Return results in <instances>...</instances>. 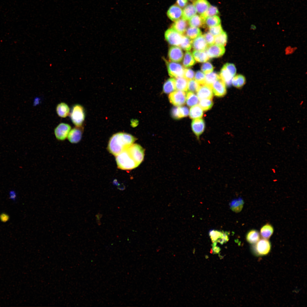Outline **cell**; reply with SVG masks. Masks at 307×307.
<instances>
[{"label":"cell","mask_w":307,"mask_h":307,"mask_svg":"<svg viewBox=\"0 0 307 307\" xmlns=\"http://www.w3.org/2000/svg\"><path fill=\"white\" fill-rule=\"evenodd\" d=\"M136 140V138L130 134L118 132L110 138L107 149L110 153L116 156L134 144Z\"/></svg>","instance_id":"6da1fadb"},{"label":"cell","mask_w":307,"mask_h":307,"mask_svg":"<svg viewBox=\"0 0 307 307\" xmlns=\"http://www.w3.org/2000/svg\"><path fill=\"white\" fill-rule=\"evenodd\" d=\"M116 160L118 168L122 170H130L138 166L127 148L116 156Z\"/></svg>","instance_id":"7a4b0ae2"},{"label":"cell","mask_w":307,"mask_h":307,"mask_svg":"<svg viewBox=\"0 0 307 307\" xmlns=\"http://www.w3.org/2000/svg\"><path fill=\"white\" fill-rule=\"evenodd\" d=\"M71 120L76 126L81 127L85 118V112L83 107L77 104L73 106L70 114Z\"/></svg>","instance_id":"3957f363"},{"label":"cell","mask_w":307,"mask_h":307,"mask_svg":"<svg viewBox=\"0 0 307 307\" xmlns=\"http://www.w3.org/2000/svg\"><path fill=\"white\" fill-rule=\"evenodd\" d=\"M271 244L268 239L264 238L260 240L253 244L252 250L253 253L256 256H263L267 254L271 249Z\"/></svg>","instance_id":"277c9868"},{"label":"cell","mask_w":307,"mask_h":307,"mask_svg":"<svg viewBox=\"0 0 307 307\" xmlns=\"http://www.w3.org/2000/svg\"><path fill=\"white\" fill-rule=\"evenodd\" d=\"M127 149L138 166L144 159V149L139 144H133Z\"/></svg>","instance_id":"5b68a950"},{"label":"cell","mask_w":307,"mask_h":307,"mask_svg":"<svg viewBox=\"0 0 307 307\" xmlns=\"http://www.w3.org/2000/svg\"><path fill=\"white\" fill-rule=\"evenodd\" d=\"M183 35L178 32L172 28L169 29L165 32V37L167 42L173 46H179Z\"/></svg>","instance_id":"8992f818"},{"label":"cell","mask_w":307,"mask_h":307,"mask_svg":"<svg viewBox=\"0 0 307 307\" xmlns=\"http://www.w3.org/2000/svg\"><path fill=\"white\" fill-rule=\"evenodd\" d=\"M167 67L169 74L171 77H183L184 69L181 64L177 62H168L167 63Z\"/></svg>","instance_id":"52a82bcc"},{"label":"cell","mask_w":307,"mask_h":307,"mask_svg":"<svg viewBox=\"0 0 307 307\" xmlns=\"http://www.w3.org/2000/svg\"><path fill=\"white\" fill-rule=\"evenodd\" d=\"M71 129V126L68 124L61 123L59 124L54 130V134L57 139L59 141L65 140L67 138Z\"/></svg>","instance_id":"ba28073f"},{"label":"cell","mask_w":307,"mask_h":307,"mask_svg":"<svg viewBox=\"0 0 307 307\" xmlns=\"http://www.w3.org/2000/svg\"><path fill=\"white\" fill-rule=\"evenodd\" d=\"M169 98L170 102L173 105L180 106L185 103L186 96L184 92L177 90L170 93Z\"/></svg>","instance_id":"9c48e42d"},{"label":"cell","mask_w":307,"mask_h":307,"mask_svg":"<svg viewBox=\"0 0 307 307\" xmlns=\"http://www.w3.org/2000/svg\"><path fill=\"white\" fill-rule=\"evenodd\" d=\"M211 87L213 92L217 97H223L227 93L225 84L220 76L213 83Z\"/></svg>","instance_id":"30bf717a"},{"label":"cell","mask_w":307,"mask_h":307,"mask_svg":"<svg viewBox=\"0 0 307 307\" xmlns=\"http://www.w3.org/2000/svg\"><path fill=\"white\" fill-rule=\"evenodd\" d=\"M206 50L209 58L220 57L223 55L225 51L224 46L216 44L208 46Z\"/></svg>","instance_id":"8fae6325"},{"label":"cell","mask_w":307,"mask_h":307,"mask_svg":"<svg viewBox=\"0 0 307 307\" xmlns=\"http://www.w3.org/2000/svg\"><path fill=\"white\" fill-rule=\"evenodd\" d=\"M168 55L170 61L175 62H181L183 57V51L181 48L178 46H173L170 47Z\"/></svg>","instance_id":"7c38bea8"},{"label":"cell","mask_w":307,"mask_h":307,"mask_svg":"<svg viewBox=\"0 0 307 307\" xmlns=\"http://www.w3.org/2000/svg\"><path fill=\"white\" fill-rule=\"evenodd\" d=\"M83 130L82 126H76L70 130L67 137L69 141L72 144L78 143L81 139Z\"/></svg>","instance_id":"4fadbf2b"},{"label":"cell","mask_w":307,"mask_h":307,"mask_svg":"<svg viewBox=\"0 0 307 307\" xmlns=\"http://www.w3.org/2000/svg\"><path fill=\"white\" fill-rule=\"evenodd\" d=\"M197 92L199 100L205 99H211L213 98V94L211 87L208 85H200Z\"/></svg>","instance_id":"5bb4252c"},{"label":"cell","mask_w":307,"mask_h":307,"mask_svg":"<svg viewBox=\"0 0 307 307\" xmlns=\"http://www.w3.org/2000/svg\"><path fill=\"white\" fill-rule=\"evenodd\" d=\"M192 130L198 139L204 132L205 124L204 120L200 118L194 119L191 123Z\"/></svg>","instance_id":"9a60e30c"},{"label":"cell","mask_w":307,"mask_h":307,"mask_svg":"<svg viewBox=\"0 0 307 307\" xmlns=\"http://www.w3.org/2000/svg\"><path fill=\"white\" fill-rule=\"evenodd\" d=\"M208 46L203 35L201 34L192 40V47L195 50L204 51Z\"/></svg>","instance_id":"2e32d148"},{"label":"cell","mask_w":307,"mask_h":307,"mask_svg":"<svg viewBox=\"0 0 307 307\" xmlns=\"http://www.w3.org/2000/svg\"><path fill=\"white\" fill-rule=\"evenodd\" d=\"M182 10L177 5L171 6L167 12V15L171 20L175 21L182 17Z\"/></svg>","instance_id":"e0dca14e"},{"label":"cell","mask_w":307,"mask_h":307,"mask_svg":"<svg viewBox=\"0 0 307 307\" xmlns=\"http://www.w3.org/2000/svg\"><path fill=\"white\" fill-rule=\"evenodd\" d=\"M219 75L227 86H231L232 79L235 76L224 65L221 69Z\"/></svg>","instance_id":"ac0fdd59"},{"label":"cell","mask_w":307,"mask_h":307,"mask_svg":"<svg viewBox=\"0 0 307 307\" xmlns=\"http://www.w3.org/2000/svg\"><path fill=\"white\" fill-rule=\"evenodd\" d=\"M193 5L197 12L200 15L205 12L211 5L207 0H195Z\"/></svg>","instance_id":"d6986e66"},{"label":"cell","mask_w":307,"mask_h":307,"mask_svg":"<svg viewBox=\"0 0 307 307\" xmlns=\"http://www.w3.org/2000/svg\"><path fill=\"white\" fill-rule=\"evenodd\" d=\"M197 11L193 4H189L185 7L182 10V18L186 20H189L191 17L196 14Z\"/></svg>","instance_id":"ffe728a7"},{"label":"cell","mask_w":307,"mask_h":307,"mask_svg":"<svg viewBox=\"0 0 307 307\" xmlns=\"http://www.w3.org/2000/svg\"><path fill=\"white\" fill-rule=\"evenodd\" d=\"M187 25L186 20L181 18L175 21L172 24L171 28L182 34L185 33Z\"/></svg>","instance_id":"44dd1931"},{"label":"cell","mask_w":307,"mask_h":307,"mask_svg":"<svg viewBox=\"0 0 307 307\" xmlns=\"http://www.w3.org/2000/svg\"><path fill=\"white\" fill-rule=\"evenodd\" d=\"M273 231V226L270 224L267 223L261 228L260 234L263 238L268 239L272 235Z\"/></svg>","instance_id":"7402d4cb"},{"label":"cell","mask_w":307,"mask_h":307,"mask_svg":"<svg viewBox=\"0 0 307 307\" xmlns=\"http://www.w3.org/2000/svg\"><path fill=\"white\" fill-rule=\"evenodd\" d=\"M56 111L58 116L62 118H65L69 115L70 109L68 105L63 102L59 103L57 106Z\"/></svg>","instance_id":"603a6c76"},{"label":"cell","mask_w":307,"mask_h":307,"mask_svg":"<svg viewBox=\"0 0 307 307\" xmlns=\"http://www.w3.org/2000/svg\"><path fill=\"white\" fill-rule=\"evenodd\" d=\"M196 61L200 63L205 62L208 60L209 58L206 51H199L194 50L192 53Z\"/></svg>","instance_id":"cb8c5ba5"},{"label":"cell","mask_w":307,"mask_h":307,"mask_svg":"<svg viewBox=\"0 0 307 307\" xmlns=\"http://www.w3.org/2000/svg\"><path fill=\"white\" fill-rule=\"evenodd\" d=\"M260 235L257 230L252 229L247 234L246 239L247 241L250 244H254L260 239Z\"/></svg>","instance_id":"d4e9b609"},{"label":"cell","mask_w":307,"mask_h":307,"mask_svg":"<svg viewBox=\"0 0 307 307\" xmlns=\"http://www.w3.org/2000/svg\"><path fill=\"white\" fill-rule=\"evenodd\" d=\"M175 79L177 90L183 91L188 90V80L183 77L176 78Z\"/></svg>","instance_id":"484cf974"},{"label":"cell","mask_w":307,"mask_h":307,"mask_svg":"<svg viewBox=\"0 0 307 307\" xmlns=\"http://www.w3.org/2000/svg\"><path fill=\"white\" fill-rule=\"evenodd\" d=\"M244 204L243 199L239 198L233 200L230 204L231 209L236 213H238L242 210Z\"/></svg>","instance_id":"4316f807"},{"label":"cell","mask_w":307,"mask_h":307,"mask_svg":"<svg viewBox=\"0 0 307 307\" xmlns=\"http://www.w3.org/2000/svg\"><path fill=\"white\" fill-rule=\"evenodd\" d=\"M190 117L192 119L201 118L203 115V110L199 105L192 106L190 108L189 112Z\"/></svg>","instance_id":"83f0119b"},{"label":"cell","mask_w":307,"mask_h":307,"mask_svg":"<svg viewBox=\"0 0 307 307\" xmlns=\"http://www.w3.org/2000/svg\"><path fill=\"white\" fill-rule=\"evenodd\" d=\"M188 20L190 26L198 28L205 26V22L200 16L197 14L195 15Z\"/></svg>","instance_id":"f1b7e54d"},{"label":"cell","mask_w":307,"mask_h":307,"mask_svg":"<svg viewBox=\"0 0 307 307\" xmlns=\"http://www.w3.org/2000/svg\"><path fill=\"white\" fill-rule=\"evenodd\" d=\"M175 90V78H170L165 82L163 86V90L165 93L167 94L171 93Z\"/></svg>","instance_id":"f546056e"},{"label":"cell","mask_w":307,"mask_h":307,"mask_svg":"<svg viewBox=\"0 0 307 307\" xmlns=\"http://www.w3.org/2000/svg\"><path fill=\"white\" fill-rule=\"evenodd\" d=\"M196 61L192 54L189 51H186L185 53L182 62L183 66L186 68H188L194 65Z\"/></svg>","instance_id":"4dcf8cb0"},{"label":"cell","mask_w":307,"mask_h":307,"mask_svg":"<svg viewBox=\"0 0 307 307\" xmlns=\"http://www.w3.org/2000/svg\"><path fill=\"white\" fill-rule=\"evenodd\" d=\"M185 32L186 36L191 39H194L202 34L201 31L198 28L191 26L187 28Z\"/></svg>","instance_id":"1f68e13d"},{"label":"cell","mask_w":307,"mask_h":307,"mask_svg":"<svg viewBox=\"0 0 307 307\" xmlns=\"http://www.w3.org/2000/svg\"><path fill=\"white\" fill-rule=\"evenodd\" d=\"M219 13V11L217 7L210 5L207 11L200 16L205 22L206 19L208 17L217 15Z\"/></svg>","instance_id":"d6a6232c"},{"label":"cell","mask_w":307,"mask_h":307,"mask_svg":"<svg viewBox=\"0 0 307 307\" xmlns=\"http://www.w3.org/2000/svg\"><path fill=\"white\" fill-rule=\"evenodd\" d=\"M186 100L187 105L189 107L196 105L199 102V99L197 96L193 92H191L187 93Z\"/></svg>","instance_id":"836d02e7"},{"label":"cell","mask_w":307,"mask_h":307,"mask_svg":"<svg viewBox=\"0 0 307 307\" xmlns=\"http://www.w3.org/2000/svg\"><path fill=\"white\" fill-rule=\"evenodd\" d=\"M232 83L234 86L237 88H240L245 84L246 78L242 75H237L233 77Z\"/></svg>","instance_id":"e575fe53"},{"label":"cell","mask_w":307,"mask_h":307,"mask_svg":"<svg viewBox=\"0 0 307 307\" xmlns=\"http://www.w3.org/2000/svg\"><path fill=\"white\" fill-rule=\"evenodd\" d=\"M221 20L217 15H215L207 18L205 20V25L209 28L217 26L220 24Z\"/></svg>","instance_id":"d590c367"},{"label":"cell","mask_w":307,"mask_h":307,"mask_svg":"<svg viewBox=\"0 0 307 307\" xmlns=\"http://www.w3.org/2000/svg\"><path fill=\"white\" fill-rule=\"evenodd\" d=\"M192 40L186 36H184L179 46L181 48L186 51L191 49L192 47Z\"/></svg>","instance_id":"8d00e7d4"},{"label":"cell","mask_w":307,"mask_h":307,"mask_svg":"<svg viewBox=\"0 0 307 307\" xmlns=\"http://www.w3.org/2000/svg\"><path fill=\"white\" fill-rule=\"evenodd\" d=\"M206 74L204 84L211 87L213 83L219 77V75L214 72H212Z\"/></svg>","instance_id":"74e56055"},{"label":"cell","mask_w":307,"mask_h":307,"mask_svg":"<svg viewBox=\"0 0 307 307\" xmlns=\"http://www.w3.org/2000/svg\"><path fill=\"white\" fill-rule=\"evenodd\" d=\"M227 41V35L226 32H223L220 34L215 37V44L225 46Z\"/></svg>","instance_id":"f35d334b"},{"label":"cell","mask_w":307,"mask_h":307,"mask_svg":"<svg viewBox=\"0 0 307 307\" xmlns=\"http://www.w3.org/2000/svg\"><path fill=\"white\" fill-rule=\"evenodd\" d=\"M223 231L215 230H211L209 231V235L212 242L217 243L221 238Z\"/></svg>","instance_id":"ab89813d"},{"label":"cell","mask_w":307,"mask_h":307,"mask_svg":"<svg viewBox=\"0 0 307 307\" xmlns=\"http://www.w3.org/2000/svg\"><path fill=\"white\" fill-rule=\"evenodd\" d=\"M213 105V102L211 99H202L200 100L199 102V105L204 111H207L211 109Z\"/></svg>","instance_id":"60d3db41"},{"label":"cell","mask_w":307,"mask_h":307,"mask_svg":"<svg viewBox=\"0 0 307 307\" xmlns=\"http://www.w3.org/2000/svg\"><path fill=\"white\" fill-rule=\"evenodd\" d=\"M200 85L195 80L188 81V90L190 92H196L197 91Z\"/></svg>","instance_id":"b9f144b4"},{"label":"cell","mask_w":307,"mask_h":307,"mask_svg":"<svg viewBox=\"0 0 307 307\" xmlns=\"http://www.w3.org/2000/svg\"><path fill=\"white\" fill-rule=\"evenodd\" d=\"M205 75L200 71H197L194 75V79L200 85L205 84Z\"/></svg>","instance_id":"7bdbcfd3"},{"label":"cell","mask_w":307,"mask_h":307,"mask_svg":"<svg viewBox=\"0 0 307 307\" xmlns=\"http://www.w3.org/2000/svg\"><path fill=\"white\" fill-rule=\"evenodd\" d=\"M213 67L209 62H205L201 66V70L204 74H207L213 72Z\"/></svg>","instance_id":"ee69618b"},{"label":"cell","mask_w":307,"mask_h":307,"mask_svg":"<svg viewBox=\"0 0 307 307\" xmlns=\"http://www.w3.org/2000/svg\"><path fill=\"white\" fill-rule=\"evenodd\" d=\"M209 32L213 36H215L222 33L223 32V30L220 24L217 26L209 28Z\"/></svg>","instance_id":"f6af8a7d"},{"label":"cell","mask_w":307,"mask_h":307,"mask_svg":"<svg viewBox=\"0 0 307 307\" xmlns=\"http://www.w3.org/2000/svg\"><path fill=\"white\" fill-rule=\"evenodd\" d=\"M194 71L190 69H184L183 77L189 81L193 79L194 77Z\"/></svg>","instance_id":"bcb514c9"},{"label":"cell","mask_w":307,"mask_h":307,"mask_svg":"<svg viewBox=\"0 0 307 307\" xmlns=\"http://www.w3.org/2000/svg\"><path fill=\"white\" fill-rule=\"evenodd\" d=\"M203 35L208 46L214 44L215 37L210 33L209 32L206 33Z\"/></svg>","instance_id":"7dc6e473"},{"label":"cell","mask_w":307,"mask_h":307,"mask_svg":"<svg viewBox=\"0 0 307 307\" xmlns=\"http://www.w3.org/2000/svg\"><path fill=\"white\" fill-rule=\"evenodd\" d=\"M181 118L187 116L189 114L188 108L186 107H179Z\"/></svg>","instance_id":"c3c4849f"},{"label":"cell","mask_w":307,"mask_h":307,"mask_svg":"<svg viewBox=\"0 0 307 307\" xmlns=\"http://www.w3.org/2000/svg\"><path fill=\"white\" fill-rule=\"evenodd\" d=\"M172 114L173 117L176 119L181 118L180 113L179 107L173 108L172 110Z\"/></svg>","instance_id":"681fc988"},{"label":"cell","mask_w":307,"mask_h":307,"mask_svg":"<svg viewBox=\"0 0 307 307\" xmlns=\"http://www.w3.org/2000/svg\"><path fill=\"white\" fill-rule=\"evenodd\" d=\"M229 234L227 232H223L221 238L218 242L221 244H223L227 242L229 239Z\"/></svg>","instance_id":"f907efd6"},{"label":"cell","mask_w":307,"mask_h":307,"mask_svg":"<svg viewBox=\"0 0 307 307\" xmlns=\"http://www.w3.org/2000/svg\"><path fill=\"white\" fill-rule=\"evenodd\" d=\"M176 2L177 5L181 8H183L186 6L188 1L187 0H177Z\"/></svg>","instance_id":"816d5d0a"},{"label":"cell","mask_w":307,"mask_h":307,"mask_svg":"<svg viewBox=\"0 0 307 307\" xmlns=\"http://www.w3.org/2000/svg\"><path fill=\"white\" fill-rule=\"evenodd\" d=\"M9 219V216L6 214L3 213L0 215V219L3 222L7 221Z\"/></svg>","instance_id":"f5cc1de1"},{"label":"cell","mask_w":307,"mask_h":307,"mask_svg":"<svg viewBox=\"0 0 307 307\" xmlns=\"http://www.w3.org/2000/svg\"><path fill=\"white\" fill-rule=\"evenodd\" d=\"M216 243H217L216 242L213 243L212 249L214 252L215 253H217L219 252L220 251V249L219 247L216 246Z\"/></svg>","instance_id":"db71d44e"},{"label":"cell","mask_w":307,"mask_h":307,"mask_svg":"<svg viewBox=\"0 0 307 307\" xmlns=\"http://www.w3.org/2000/svg\"><path fill=\"white\" fill-rule=\"evenodd\" d=\"M102 217V215L99 213H98L96 215L97 222L98 225H100L101 224H100V223H101L100 222V219Z\"/></svg>","instance_id":"11a10c76"},{"label":"cell","mask_w":307,"mask_h":307,"mask_svg":"<svg viewBox=\"0 0 307 307\" xmlns=\"http://www.w3.org/2000/svg\"><path fill=\"white\" fill-rule=\"evenodd\" d=\"M190 0V1H192V0Z\"/></svg>","instance_id":"9f6ffc18"}]
</instances>
